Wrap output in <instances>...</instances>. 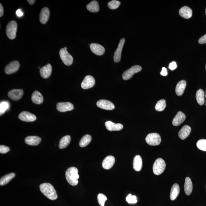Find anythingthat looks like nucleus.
I'll return each mask as SVG.
<instances>
[{
    "label": "nucleus",
    "instance_id": "nucleus-1",
    "mask_svg": "<svg viewBox=\"0 0 206 206\" xmlns=\"http://www.w3.org/2000/svg\"><path fill=\"white\" fill-rule=\"evenodd\" d=\"M40 191L47 198L51 200L57 199V193L52 184L49 183H44L40 184Z\"/></svg>",
    "mask_w": 206,
    "mask_h": 206
},
{
    "label": "nucleus",
    "instance_id": "nucleus-2",
    "mask_svg": "<svg viewBox=\"0 0 206 206\" xmlns=\"http://www.w3.org/2000/svg\"><path fill=\"white\" fill-rule=\"evenodd\" d=\"M78 170L75 167H70L67 170L66 173V180L71 185L75 186L78 184Z\"/></svg>",
    "mask_w": 206,
    "mask_h": 206
},
{
    "label": "nucleus",
    "instance_id": "nucleus-3",
    "mask_svg": "<svg viewBox=\"0 0 206 206\" xmlns=\"http://www.w3.org/2000/svg\"><path fill=\"white\" fill-rule=\"evenodd\" d=\"M166 163L161 158H158L155 161L153 165V170L155 175H161L164 171L166 168Z\"/></svg>",
    "mask_w": 206,
    "mask_h": 206
},
{
    "label": "nucleus",
    "instance_id": "nucleus-4",
    "mask_svg": "<svg viewBox=\"0 0 206 206\" xmlns=\"http://www.w3.org/2000/svg\"><path fill=\"white\" fill-rule=\"evenodd\" d=\"M17 24L15 21L9 22L6 26V33L7 36L10 40H13L16 37Z\"/></svg>",
    "mask_w": 206,
    "mask_h": 206
},
{
    "label": "nucleus",
    "instance_id": "nucleus-5",
    "mask_svg": "<svg viewBox=\"0 0 206 206\" xmlns=\"http://www.w3.org/2000/svg\"><path fill=\"white\" fill-rule=\"evenodd\" d=\"M145 141L149 145H158L161 143V138L158 133H152L147 135L145 138Z\"/></svg>",
    "mask_w": 206,
    "mask_h": 206
},
{
    "label": "nucleus",
    "instance_id": "nucleus-6",
    "mask_svg": "<svg viewBox=\"0 0 206 206\" xmlns=\"http://www.w3.org/2000/svg\"><path fill=\"white\" fill-rule=\"evenodd\" d=\"M60 56L63 62L66 66H70L73 62L72 56L64 48L61 49L59 52Z\"/></svg>",
    "mask_w": 206,
    "mask_h": 206
},
{
    "label": "nucleus",
    "instance_id": "nucleus-7",
    "mask_svg": "<svg viewBox=\"0 0 206 206\" xmlns=\"http://www.w3.org/2000/svg\"><path fill=\"white\" fill-rule=\"evenodd\" d=\"M142 69V67L140 66H133L123 73V79L125 80H129L135 74L141 71Z\"/></svg>",
    "mask_w": 206,
    "mask_h": 206
},
{
    "label": "nucleus",
    "instance_id": "nucleus-8",
    "mask_svg": "<svg viewBox=\"0 0 206 206\" xmlns=\"http://www.w3.org/2000/svg\"><path fill=\"white\" fill-rule=\"evenodd\" d=\"M20 63L18 61H12L7 65L4 69L5 73L8 75L12 74L17 71L20 68Z\"/></svg>",
    "mask_w": 206,
    "mask_h": 206
},
{
    "label": "nucleus",
    "instance_id": "nucleus-9",
    "mask_svg": "<svg viewBox=\"0 0 206 206\" xmlns=\"http://www.w3.org/2000/svg\"><path fill=\"white\" fill-rule=\"evenodd\" d=\"M95 84V80L94 77L90 75L86 76L81 84L82 89H87L93 87Z\"/></svg>",
    "mask_w": 206,
    "mask_h": 206
},
{
    "label": "nucleus",
    "instance_id": "nucleus-10",
    "mask_svg": "<svg viewBox=\"0 0 206 206\" xmlns=\"http://www.w3.org/2000/svg\"><path fill=\"white\" fill-rule=\"evenodd\" d=\"M24 94V91L22 89H14L10 91L8 93V97L10 99L16 101L20 100Z\"/></svg>",
    "mask_w": 206,
    "mask_h": 206
},
{
    "label": "nucleus",
    "instance_id": "nucleus-11",
    "mask_svg": "<svg viewBox=\"0 0 206 206\" xmlns=\"http://www.w3.org/2000/svg\"><path fill=\"white\" fill-rule=\"evenodd\" d=\"M97 105L99 108L104 110H111L115 108V106L111 102L106 100H100L97 103Z\"/></svg>",
    "mask_w": 206,
    "mask_h": 206
},
{
    "label": "nucleus",
    "instance_id": "nucleus-12",
    "mask_svg": "<svg viewBox=\"0 0 206 206\" xmlns=\"http://www.w3.org/2000/svg\"><path fill=\"white\" fill-rule=\"evenodd\" d=\"M19 119L25 122H33L36 120V116L29 112L24 111L19 114Z\"/></svg>",
    "mask_w": 206,
    "mask_h": 206
},
{
    "label": "nucleus",
    "instance_id": "nucleus-13",
    "mask_svg": "<svg viewBox=\"0 0 206 206\" xmlns=\"http://www.w3.org/2000/svg\"><path fill=\"white\" fill-rule=\"evenodd\" d=\"M125 42V40L124 38L121 39L118 45V48L114 52V61L116 63L119 62L121 59V52Z\"/></svg>",
    "mask_w": 206,
    "mask_h": 206
},
{
    "label": "nucleus",
    "instance_id": "nucleus-14",
    "mask_svg": "<svg viewBox=\"0 0 206 206\" xmlns=\"http://www.w3.org/2000/svg\"><path fill=\"white\" fill-rule=\"evenodd\" d=\"M57 109L60 112H65L73 110L74 106L70 102L59 103L57 104Z\"/></svg>",
    "mask_w": 206,
    "mask_h": 206
},
{
    "label": "nucleus",
    "instance_id": "nucleus-15",
    "mask_svg": "<svg viewBox=\"0 0 206 206\" xmlns=\"http://www.w3.org/2000/svg\"><path fill=\"white\" fill-rule=\"evenodd\" d=\"M115 159L114 156H107L103 160L102 166L105 170L111 168L115 163Z\"/></svg>",
    "mask_w": 206,
    "mask_h": 206
},
{
    "label": "nucleus",
    "instance_id": "nucleus-16",
    "mask_svg": "<svg viewBox=\"0 0 206 206\" xmlns=\"http://www.w3.org/2000/svg\"><path fill=\"white\" fill-rule=\"evenodd\" d=\"M90 47L92 52L98 55H103L105 52V48L99 44L92 43L91 44Z\"/></svg>",
    "mask_w": 206,
    "mask_h": 206
},
{
    "label": "nucleus",
    "instance_id": "nucleus-17",
    "mask_svg": "<svg viewBox=\"0 0 206 206\" xmlns=\"http://www.w3.org/2000/svg\"><path fill=\"white\" fill-rule=\"evenodd\" d=\"M105 126L107 130L111 131H119L122 129L123 126L120 123H114L111 121H107L105 123Z\"/></svg>",
    "mask_w": 206,
    "mask_h": 206
},
{
    "label": "nucleus",
    "instance_id": "nucleus-18",
    "mask_svg": "<svg viewBox=\"0 0 206 206\" xmlns=\"http://www.w3.org/2000/svg\"><path fill=\"white\" fill-rule=\"evenodd\" d=\"M52 71V67L50 64H47L40 70V76L43 78L47 79L50 77Z\"/></svg>",
    "mask_w": 206,
    "mask_h": 206
},
{
    "label": "nucleus",
    "instance_id": "nucleus-19",
    "mask_svg": "<svg viewBox=\"0 0 206 206\" xmlns=\"http://www.w3.org/2000/svg\"><path fill=\"white\" fill-rule=\"evenodd\" d=\"M186 119L185 114L182 112H178L177 115L174 118L172 121V124L174 126H178L184 122Z\"/></svg>",
    "mask_w": 206,
    "mask_h": 206
},
{
    "label": "nucleus",
    "instance_id": "nucleus-20",
    "mask_svg": "<svg viewBox=\"0 0 206 206\" xmlns=\"http://www.w3.org/2000/svg\"><path fill=\"white\" fill-rule=\"evenodd\" d=\"M50 16V11L47 8H44L42 9L40 15V23L43 24H45L48 21Z\"/></svg>",
    "mask_w": 206,
    "mask_h": 206
},
{
    "label": "nucleus",
    "instance_id": "nucleus-21",
    "mask_svg": "<svg viewBox=\"0 0 206 206\" xmlns=\"http://www.w3.org/2000/svg\"><path fill=\"white\" fill-rule=\"evenodd\" d=\"M179 14L181 17L187 19H189L193 15V10L189 7L185 6L179 10Z\"/></svg>",
    "mask_w": 206,
    "mask_h": 206
},
{
    "label": "nucleus",
    "instance_id": "nucleus-22",
    "mask_svg": "<svg viewBox=\"0 0 206 206\" xmlns=\"http://www.w3.org/2000/svg\"><path fill=\"white\" fill-rule=\"evenodd\" d=\"M41 141V138L37 136H28L25 139V143L30 145H37Z\"/></svg>",
    "mask_w": 206,
    "mask_h": 206
},
{
    "label": "nucleus",
    "instance_id": "nucleus-23",
    "mask_svg": "<svg viewBox=\"0 0 206 206\" xmlns=\"http://www.w3.org/2000/svg\"><path fill=\"white\" fill-rule=\"evenodd\" d=\"M191 128L189 126H183L178 133L179 138L182 140H185L189 136L190 134L191 133Z\"/></svg>",
    "mask_w": 206,
    "mask_h": 206
},
{
    "label": "nucleus",
    "instance_id": "nucleus-24",
    "mask_svg": "<svg viewBox=\"0 0 206 206\" xmlns=\"http://www.w3.org/2000/svg\"><path fill=\"white\" fill-rule=\"evenodd\" d=\"M32 101L36 104H40L43 103V96L41 93L38 91H35L33 93L31 97Z\"/></svg>",
    "mask_w": 206,
    "mask_h": 206
},
{
    "label": "nucleus",
    "instance_id": "nucleus-25",
    "mask_svg": "<svg viewBox=\"0 0 206 206\" xmlns=\"http://www.w3.org/2000/svg\"><path fill=\"white\" fill-rule=\"evenodd\" d=\"M133 168L137 172H140L142 167V161L141 157L139 155L135 156L133 160Z\"/></svg>",
    "mask_w": 206,
    "mask_h": 206
},
{
    "label": "nucleus",
    "instance_id": "nucleus-26",
    "mask_svg": "<svg viewBox=\"0 0 206 206\" xmlns=\"http://www.w3.org/2000/svg\"><path fill=\"white\" fill-rule=\"evenodd\" d=\"M186 81L182 80L179 82L177 84L176 87V94L178 96H181L184 93V91L186 89Z\"/></svg>",
    "mask_w": 206,
    "mask_h": 206
},
{
    "label": "nucleus",
    "instance_id": "nucleus-27",
    "mask_svg": "<svg viewBox=\"0 0 206 206\" xmlns=\"http://www.w3.org/2000/svg\"><path fill=\"white\" fill-rule=\"evenodd\" d=\"M184 189L185 193L188 195L191 194L193 191V183L192 182L191 179L189 177H187L185 181Z\"/></svg>",
    "mask_w": 206,
    "mask_h": 206
},
{
    "label": "nucleus",
    "instance_id": "nucleus-28",
    "mask_svg": "<svg viewBox=\"0 0 206 206\" xmlns=\"http://www.w3.org/2000/svg\"><path fill=\"white\" fill-rule=\"evenodd\" d=\"M180 193V188L177 184H175L172 187L171 190L170 198L171 200H174L177 198Z\"/></svg>",
    "mask_w": 206,
    "mask_h": 206
},
{
    "label": "nucleus",
    "instance_id": "nucleus-29",
    "mask_svg": "<svg viewBox=\"0 0 206 206\" xmlns=\"http://www.w3.org/2000/svg\"><path fill=\"white\" fill-rule=\"evenodd\" d=\"M205 93L202 89H200L197 91L196 94V98L198 104L203 105L205 103Z\"/></svg>",
    "mask_w": 206,
    "mask_h": 206
},
{
    "label": "nucleus",
    "instance_id": "nucleus-30",
    "mask_svg": "<svg viewBox=\"0 0 206 206\" xmlns=\"http://www.w3.org/2000/svg\"><path fill=\"white\" fill-rule=\"evenodd\" d=\"M87 9L89 11L92 12H98L100 9L99 4L97 1H93L87 5Z\"/></svg>",
    "mask_w": 206,
    "mask_h": 206
},
{
    "label": "nucleus",
    "instance_id": "nucleus-31",
    "mask_svg": "<svg viewBox=\"0 0 206 206\" xmlns=\"http://www.w3.org/2000/svg\"><path fill=\"white\" fill-rule=\"evenodd\" d=\"M15 173L12 172V173L3 176L0 179V185H1V186H3L8 184L12 179L15 177Z\"/></svg>",
    "mask_w": 206,
    "mask_h": 206
},
{
    "label": "nucleus",
    "instance_id": "nucleus-32",
    "mask_svg": "<svg viewBox=\"0 0 206 206\" xmlns=\"http://www.w3.org/2000/svg\"><path fill=\"white\" fill-rule=\"evenodd\" d=\"M71 141V137L70 135H66L61 139L59 142V147L60 149H63L66 148Z\"/></svg>",
    "mask_w": 206,
    "mask_h": 206
},
{
    "label": "nucleus",
    "instance_id": "nucleus-33",
    "mask_svg": "<svg viewBox=\"0 0 206 206\" xmlns=\"http://www.w3.org/2000/svg\"><path fill=\"white\" fill-rule=\"evenodd\" d=\"M92 137L90 135H87L82 137L80 140L79 145L82 147H85L90 143Z\"/></svg>",
    "mask_w": 206,
    "mask_h": 206
},
{
    "label": "nucleus",
    "instance_id": "nucleus-34",
    "mask_svg": "<svg viewBox=\"0 0 206 206\" xmlns=\"http://www.w3.org/2000/svg\"><path fill=\"white\" fill-rule=\"evenodd\" d=\"M166 101L164 99H161L158 101L156 103L155 109L158 112L163 111L166 107Z\"/></svg>",
    "mask_w": 206,
    "mask_h": 206
},
{
    "label": "nucleus",
    "instance_id": "nucleus-35",
    "mask_svg": "<svg viewBox=\"0 0 206 206\" xmlns=\"http://www.w3.org/2000/svg\"><path fill=\"white\" fill-rule=\"evenodd\" d=\"M9 104L8 102L4 101L2 102L0 104V113L1 115L4 113L9 108Z\"/></svg>",
    "mask_w": 206,
    "mask_h": 206
},
{
    "label": "nucleus",
    "instance_id": "nucleus-36",
    "mask_svg": "<svg viewBox=\"0 0 206 206\" xmlns=\"http://www.w3.org/2000/svg\"><path fill=\"white\" fill-rule=\"evenodd\" d=\"M120 4V2L116 0H113L108 3V6L109 8L111 9H115L119 8Z\"/></svg>",
    "mask_w": 206,
    "mask_h": 206
},
{
    "label": "nucleus",
    "instance_id": "nucleus-37",
    "mask_svg": "<svg viewBox=\"0 0 206 206\" xmlns=\"http://www.w3.org/2000/svg\"><path fill=\"white\" fill-rule=\"evenodd\" d=\"M198 148L202 151H206V140H200L197 143Z\"/></svg>",
    "mask_w": 206,
    "mask_h": 206
},
{
    "label": "nucleus",
    "instance_id": "nucleus-38",
    "mask_svg": "<svg viewBox=\"0 0 206 206\" xmlns=\"http://www.w3.org/2000/svg\"><path fill=\"white\" fill-rule=\"evenodd\" d=\"M98 203L101 206H104L105 202L107 200V198L103 193H99L98 196Z\"/></svg>",
    "mask_w": 206,
    "mask_h": 206
},
{
    "label": "nucleus",
    "instance_id": "nucleus-39",
    "mask_svg": "<svg viewBox=\"0 0 206 206\" xmlns=\"http://www.w3.org/2000/svg\"><path fill=\"white\" fill-rule=\"evenodd\" d=\"M126 201L129 204H135L137 202V199L135 195H132L131 194H129L126 197Z\"/></svg>",
    "mask_w": 206,
    "mask_h": 206
},
{
    "label": "nucleus",
    "instance_id": "nucleus-40",
    "mask_svg": "<svg viewBox=\"0 0 206 206\" xmlns=\"http://www.w3.org/2000/svg\"><path fill=\"white\" fill-rule=\"evenodd\" d=\"M10 150L9 148L7 146L3 145L0 146V153L4 154L8 153Z\"/></svg>",
    "mask_w": 206,
    "mask_h": 206
},
{
    "label": "nucleus",
    "instance_id": "nucleus-41",
    "mask_svg": "<svg viewBox=\"0 0 206 206\" xmlns=\"http://www.w3.org/2000/svg\"><path fill=\"white\" fill-rule=\"evenodd\" d=\"M177 67V64L175 61H172V62L170 63V65H169V68L172 71L175 70Z\"/></svg>",
    "mask_w": 206,
    "mask_h": 206
},
{
    "label": "nucleus",
    "instance_id": "nucleus-42",
    "mask_svg": "<svg viewBox=\"0 0 206 206\" xmlns=\"http://www.w3.org/2000/svg\"><path fill=\"white\" fill-rule=\"evenodd\" d=\"M198 43L200 44H204L206 43V34L203 35L198 40Z\"/></svg>",
    "mask_w": 206,
    "mask_h": 206
},
{
    "label": "nucleus",
    "instance_id": "nucleus-43",
    "mask_svg": "<svg viewBox=\"0 0 206 206\" xmlns=\"http://www.w3.org/2000/svg\"><path fill=\"white\" fill-rule=\"evenodd\" d=\"M160 74L163 76H166L168 75V72H167L166 68L163 67L162 68V70L161 73H160Z\"/></svg>",
    "mask_w": 206,
    "mask_h": 206
},
{
    "label": "nucleus",
    "instance_id": "nucleus-44",
    "mask_svg": "<svg viewBox=\"0 0 206 206\" xmlns=\"http://www.w3.org/2000/svg\"><path fill=\"white\" fill-rule=\"evenodd\" d=\"M16 14L18 17H21L23 15H24V13H23L22 10H21L20 9H19L17 10Z\"/></svg>",
    "mask_w": 206,
    "mask_h": 206
},
{
    "label": "nucleus",
    "instance_id": "nucleus-45",
    "mask_svg": "<svg viewBox=\"0 0 206 206\" xmlns=\"http://www.w3.org/2000/svg\"><path fill=\"white\" fill-rule=\"evenodd\" d=\"M3 7L1 3H0V17L3 16Z\"/></svg>",
    "mask_w": 206,
    "mask_h": 206
},
{
    "label": "nucleus",
    "instance_id": "nucleus-46",
    "mask_svg": "<svg viewBox=\"0 0 206 206\" xmlns=\"http://www.w3.org/2000/svg\"><path fill=\"white\" fill-rule=\"evenodd\" d=\"M27 1L30 4L33 5L35 3L36 1H35V0H28Z\"/></svg>",
    "mask_w": 206,
    "mask_h": 206
},
{
    "label": "nucleus",
    "instance_id": "nucleus-47",
    "mask_svg": "<svg viewBox=\"0 0 206 206\" xmlns=\"http://www.w3.org/2000/svg\"><path fill=\"white\" fill-rule=\"evenodd\" d=\"M205 98H206L205 103H206V90L205 93Z\"/></svg>",
    "mask_w": 206,
    "mask_h": 206
},
{
    "label": "nucleus",
    "instance_id": "nucleus-48",
    "mask_svg": "<svg viewBox=\"0 0 206 206\" xmlns=\"http://www.w3.org/2000/svg\"><path fill=\"white\" fill-rule=\"evenodd\" d=\"M64 49H66V50H67V48H66V47H65V48H64Z\"/></svg>",
    "mask_w": 206,
    "mask_h": 206
},
{
    "label": "nucleus",
    "instance_id": "nucleus-49",
    "mask_svg": "<svg viewBox=\"0 0 206 206\" xmlns=\"http://www.w3.org/2000/svg\"><path fill=\"white\" fill-rule=\"evenodd\" d=\"M205 14H206V9H205Z\"/></svg>",
    "mask_w": 206,
    "mask_h": 206
},
{
    "label": "nucleus",
    "instance_id": "nucleus-50",
    "mask_svg": "<svg viewBox=\"0 0 206 206\" xmlns=\"http://www.w3.org/2000/svg\"></svg>",
    "mask_w": 206,
    "mask_h": 206
}]
</instances>
